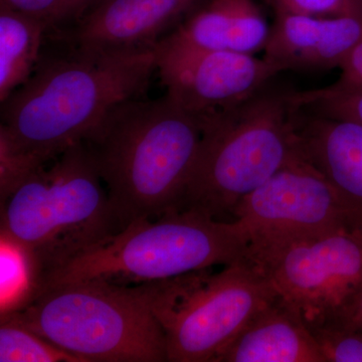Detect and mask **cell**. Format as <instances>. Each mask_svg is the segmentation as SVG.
Here are the masks:
<instances>
[{
  "instance_id": "obj_1",
  "label": "cell",
  "mask_w": 362,
  "mask_h": 362,
  "mask_svg": "<svg viewBox=\"0 0 362 362\" xmlns=\"http://www.w3.org/2000/svg\"><path fill=\"white\" fill-rule=\"evenodd\" d=\"M156 71L154 47L88 51L37 64L1 103L0 135L40 165L84 142L117 105L141 96Z\"/></svg>"
},
{
  "instance_id": "obj_2",
  "label": "cell",
  "mask_w": 362,
  "mask_h": 362,
  "mask_svg": "<svg viewBox=\"0 0 362 362\" xmlns=\"http://www.w3.org/2000/svg\"><path fill=\"white\" fill-rule=\"evenodd\" d=\"M202 136L199 117L168 96L128 100L85 140L119 228L180 211Z\"/></svg>"
},
{
  "instance_id": "obj_3",
  "label": "cell",
  "mask_w": 362,
  "mask_h": 362,
  "mask_svg": "<svg viewBox=\"0 0 362 362\" xmlns=\"http://www.w3.org/2000/svg\"><path fill=\"white\" fill-rule=\"evenodd\" d=\"M84 142L40 166L1 201V244L23 259L32 291L47 273L119 232Z\"/></svg>"
},
{
  "instance_id": "obj_4",
  "label": "cell",
  "mask_w": 362,
  "mask_h": 362,
  "mask_svg": "<svg viewBox=\"0 0 362 362\" xmlns=\"http://www.w3.org/2000/svg\"><path fill=\"white\" fill-rule=\"evenodd\" d=\"M300 108L290 94L262 93L228 110L202 116L199 153L180 211L218 221L302 154Z\"/></svg>"
},
{
  "instance_id": "obj_5",
  "label": "cell",
  "mask_w": 362,
  "mask_h": 362,
  "mask_svg": "<svg viewBox=\"0 0 362 362\" xmlns=\"http://www.w3.org/2000/svg\"><path fill=\"white\" fill-rule=\"evenodd\" d=\"M249 239L237 221L182 209L133 221L47 273L28 293L82 280L139 285L246 258Z\"/></svg>"
},
{
  "instance_id": "obj_6",
  "label": "cell",
  "mask_w": 362,
  "mask_h": 362,
  "mask_svg": "<svg viewBox=\"0 0 362 362\" xmlns=\"http://www.w3.org/2000/svg\"><path fill=\"white\" fill-rule=\"evenodd\" d=\"M1 317L83 362H168L161 327L133 285L82 280L49 286Z\"/></svg>"
},
{
  "instance_id": "obj_7",
  "label": "cell",
  "mask_w": 362,
  "mask_h": 362,
  "mask_svg": "<svg viewBox=\"0 0 362 362\" xmlns=\"http://www.w3.org/2000/svg\"><path fill=\"white\" fill-rule=\"evenodd\" d=\"M178 277L133 285L165 338L168 362H214L262 309L277 298L246 258Z\"/></svg>"
},
{
  "instance_id": "obj_8",
  "label": "cell",
  "mask_w": 362,
  "mask_h": 362,
  "mask_svg": "<svg viewBox=\"0 0 362 362\" xmlns=\"http://www.w3.org/2000/svg\"><path fill=\"white\" fill-rule=\"evenodd\" d=\"M246 259L309 328L334 322L362 286V228L247 247Z\"/></svg>"
},
{
  "instance_id": "obj_9",
  "label": "cell",
  "mask_w": 362,
  "mask_h": 362,
  "mask_svg": "<svg viewBox=\"0 0 362 362\" xmlns=\"http://www.w3.org/2000/svg\"><path fill=\"white\" fill-rule=\"evenodd\" d=\"M233 221L244 228L251 249L358 226L303 150L244 197L233 211Z\"/></svg>"
},
{
  "instance_id": "obj_10",
  "label": "cell",
  "mask_w": 362,
  "mask_h": 362,
  "mask_svg": "<svg viewBox=\"0 0 362 362\" xmlns=\"http://www.w3.org/2000/svg\"><path fill=\"white\" fill-rule=\"evenodd\" d=\"M156 71L178 106L197 117L244 103L281 69L265 58L192 49L162 37L154 47Z\"/></svg>"
},
{
  "instance_id": "obj_11",
  "label": "cell",
  "mask_w": 362,
  "mask_h": 362,
  "mask_svg": "<svg viewBox=\"0 0 362 362\" xmlns=\"http://www.w3.org/2000/svg\"><path fill=\"white\" fill-rule=\"evenodd\" d=\"M199 0H103L74 33L76 47L88 51H132L154 47L162 33Z\"/></svg>"
},
{
  "instance_id": "obj_12",
  "label": "cell",
  "mask_w": 362,
  "mask_h": 362,
  "mask_svg": "<svg viewBox=\"0 0 362 362\" xmlns=\"http://www.w3.org/2000/svg\"><path fill=\"white\" fill-rule=\"evenodd\" d=\"M362 42V16L313 18L276 13L264 58L281 71L334 68Z\"/></svg>"
},
{
  "instance_id": "obj_13",
  "label": "cell",
  "mask_w": 362,
  "mask_h": 362,
  "mask_svg": "<svg viewBox=\"0 0 362 362\" xmlns=\"http://www.w3.org/2000/svg\"><path fill=\"white\" fill-rule=\"evenodd\" d=\"M298 132L302 150L330 183L356 226L362 228V125L322 115L304 117Z\"/></svg>"
},
{
  "instance_id": "obj_14",
  "label": "cell",
  "mask_w": 362,
  "mask_h": 362,
  "mask_svg": "<svg viewBox=\"0 0 362 362\" xmlns=\"http://www.w3.org/2000/svg\"><path fill=\"white\" fill-rule=\"evenodd\" d=\"M214 362H325V358L300 312L277 296Z\"/></svg>"
},
{
  "instance_id": "obj_15",
  "label": "cell",
  "mask_w": 362,
  "mask_h": 362,
  "mask_svg": "<svg viewBox=\"0 0 362 362\" xmlns=\"http://www.w3.org/2000/svg\"><path fill=\"white\" fill-rule=\"evenodd\" d=\"M270 30L252 0H211L164 37L192 49L254 54L265 49Z\"/></svg>"
},
{
  "instance_id": "obj_16",
  "label": "cell",
  "mask_w": 362,
  "mask_h": 362,
  "mask_svg": "<svg viewBox=\"0 0 362 362\" xmlns=\"http://www.w3.org/2000/svg\"><path fill=\"white\" fill-rule=\"evenodd\" d=\"M49 25L45 21L0 8V102L32 76Z\"/></svg>"
},
{
  "instance_id": "obj_17",
  "label": "cell",
  "mask_w": 362,
  "mask_h": 362,
  "mask_svg": "<svg viewBox=\"0 0 362 362\" xmlns=\"http://www.w3.org/2000/svg\"><path fill=\"white\" fill-rule=\"evenodd\" d=\"M0 362L83 361L23 324L1 317Z\"/></svg>"
},
{
  "instance_id": "obj_18",
  "label": "cell",
  "mask_w": 362,
  "mask_h": 362,
  "mask_svg": "<svg viewBox=\"0 0 362 362\" xmlns=\"http://www.w3.org/2000/svg\"><path fill=\"white\" fill-rule=\"evenodd\" d=\"M293 103L301 109H312L317 115L354 121L362 125V88L324 89L290 93Z\"/></svg>"
},
{
  "instance_id": "obj_19",
  "label": "cell",
  "mask_w": 362,
  "mask_h": 362,
  "mask_svg": "<svg viewBox=\"0 0 362 362\" xmlns=\"http://www.w3.org/2000/svg\"><path fill=\"white\" fill-rule=\"evenodd\" d=\"M309 329L325 362H362V327L327 324Z\"/></svg>"
},
{
  "instance_id": "obj_20",
  "label": "cell",
  "mask_w": 362,
  "mask_h": 362,
  "mask_svg": "<svg viewBox=\"0 0 362 362\" xmlns=\"http://www.w3.org/2000/svg\"><path fill=\"white\" fill-rule=\"evenodd\" d=\"M275 13L313 18L362 16V6L356 0H267Z\"/></svg>"
},
{
  "instance_id": "obj_21",
  "label": "cell",
  "mask_w": 362,
  "mask_h": 362,
  "mask_svg": "<svg viewBox=\"0 0 362 362\" xmlns=\"http://www.w3.org/2000/svg\"><path fill=\"white\" fill-rule=\"evenodd\" d=\"M59 0H0V8L11 9L45 21L51 26Z\"/></svg>"
},
{
  "instance_id": "obj_22",
  "label": "cell",
  "mask_w": 362,
  "mask_h": 362,
  "mask_svg": "<svg viewBox=\"0 0 362 362\" xmlns=\"http://www.w3.org/2000/svg\"><path fill=\"white\" fill-rule=\"evenodd\" d=\"M340 70L341 75L337 82L328 87L334 90L362 88V42L350 52L340 66Z\"/></svg>"
},
{
  "instance_id": "obj_23",
  "label": "cell",
  "mask_w": 362,
  "mask_h": 362,
  "mask_svg": "<svg viewBox=\"0 0 362 362\" xmlns=\"http://www.w3.org/2000/svg\"><path fill=\"white\" fill-rule=\"evenodd\" d=\"M102 1L103 0H59L51 26L63 21L73 20V18H78L88 8L93 6H96Z\"/></svg>"
},
{
  "instance_id": "obj_24",
  "label": "cell",
  "mask_w": 362,
  "mask_h": 362,
  "mask_svg": "<svg viewBox=\"0 0 362 362\" xmlns=\"http://www.w3.org/2000/svg\"><path fill=\"white\" fill-rule=\"evenodd\" d=\"M328 324H337V325L354 328L362 327V286L340 318L334 322ZM324 325H327V324H324Z\"/></svg>"
},
{
  "instance_id": "obj_25",
  "label": "cell",
  "mask_w": 362,
  "mask_h": 362,
  "mask_svg": "<svg viewBox=\"0 0 362 362\" xmlns=\"http://www.w3.org/2000/svg\"><path fill=\"white\" fill-rule=\"evenodd\" d=\"M356 1L359 4V6H362V0H356Z\"/></svg>"
}]
</instances>
